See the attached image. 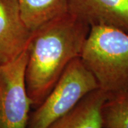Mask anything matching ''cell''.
<instances>
[{"mask_svg":"<svg viewBox=\"0 0 128 128\" xmlns=\"http://www.w3.org/2000/svg\"><path fill=\"white\" fill-rule=\"evenodd\" d=\"M90 28L68 12L33 33L25 70V84L33 107L41 105L68 64L80 57Z\"/></svg>","mask_w":128,"mask_h":128,"instance_id":"obj_1","label":"cell"},{"mask_svg":"<svg viewBox=\"0 0 128 128\" xmlns=\"http://www.w3.org/2000/svg\"><path fill=\"white\" fill-rule=\"evenodd\" d=\"M80 58L108 99L128 92V34L110 26H91Z\"/></svg>","mask_w":128,"mask_h":128,"instance_id":"obj_2","label":"cell"},{"mask_svg":"<svg viewBox=\"0 0 128 128\" xmlns=\"http://www.w3.org/2000/svg\"><path fill=\"white\" fill-rule=\"evenodd\" d=\"M98 88L96 79L81 58H74L44 100L29 116L27 128H48L72 110L84 96Z\"/></svg>","mask_w":128,"mask_h":128,"instance_id":"obj_3","label":"cell"},{"mask_svg":"<svg viewBox=\"0 0 128 128\" xmlns=\"http://www.w3.org/2000/svg\"><path fill=\"white\" fill-rule=\"evenodd\" d=\"M28 50L0 66V128H27L32 100L25 84Z\"/></svg>","mask_w":128,"mask_h":128,"instance_id":"obj_4","label":"cell"},{"mask_svg":"<svg viewBox=\"0 0 128 128\" xmlns=\"http://www.w3.org/2000/svg\"><path fill=\"white\" fill-rule=\"evenodd\" d=\"M33 33L21 16L16 0H0V66L21 55Z\"/></svg>","mask_w":128,"mask_h":128,"instance_id":"obj_5","label":"cell"},{"mask_svg":"<svg viewBox=\"0 0 128 128\" xmlns=\"http://www.w3.org/2000/svg\"><path fill=\"white\" fill-rule=\"evenodd\" d=\"M68 12L90 27L106 26L128 34V0H68Z\"/></svg>","mask_w":128,"mask_h":128,"instance_id":"obj_6","label":"cell"},{"mask_svg":"<svg viewBox=\"0 0 128 128\" xmlns=\"http://www.w3.org/2000/svg\"><path fill=\"white\" fill-rule=\"evenodd\" d=\"M107 99L100 88L94 90L48 128H103L101 110Z\"/></svg>","mask_w":128,"mask_h":128,"instance_id":"obj_7","label":"cell"},{"mask_svg":"<svg viewBox=\"0 0 128 128\" xmlns=\"http://www.w3.org/2000/svg\"><path fill=\"white\" fill-rule=\"evenodd\" d=\"M21 16L32 32L67 14L68 0H16Z\"/></svg>","mask_w":128,"mask_h":128,"instance_id":"obj_8","label":"cell"},{"mask_svg":"<svg viewBox=\"0 0 128 128\" xmlns=\"http://www.w3.org/2000/svg\"><path fill=\"white\" fill-rule=\"evenodd\" d=\"M101 112L103 128H128V92L107 99Z\"/></svg>","mask_w":128,"mask_h":128,"instance_id":"obj_9","label":"cell"}]
</instances>
